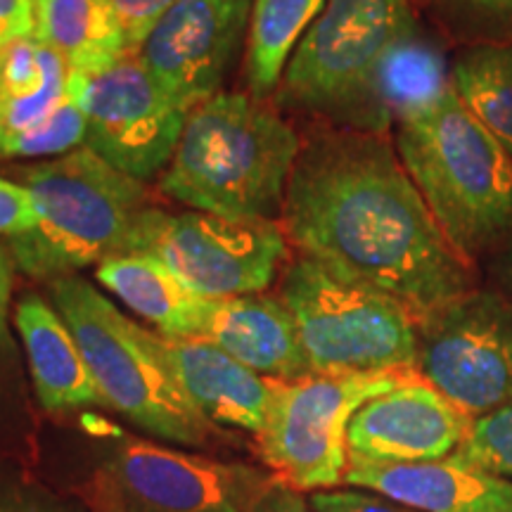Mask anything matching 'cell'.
<instances>
[{
	"mask_svg": "<svg viewBox=\"0 0 512 512\" xmlns=\"http://www.w3.org/2000/svg\"><path fill=\"white\" fill-rule=\"evenodd\" d=\"M283 230L309 259L399 299L422 320L475 290L463 259L382 133L325 128L302 143Z\"/></svg>",
	"mask_w": 512,
	"mask_h": 512,
	"instance_id": "cell-1",
	"label": "cell"
},
{
	"mask_svg": "<svg viewBox=\"0 0 512 512\" xmlns=\"http://www.w3.org/2000/svg\"><path fill=\"white\" fill-rule=\"evenodd\" d=\"M302 140L254 95L216 93L188 112L162 190L195 211L273 221Z\"/></svg>",
	"mask_w": 512,
	"mask_h": 512,
	"instance_id": "cell-2",
	"label": "cell"
},
{
	"mask_svg": "<svg viewBox=\"0 0 512 512\" xmlns=\"http://www.w3.org/2000/svg\"><path fill=\"white\" fill-rule=\"evenodd\" d=\"M396 152L463 259H489L512 238V157L456 88L430 112L401 121Z\"/></svg>",
	"mask_w": 512,
	"mask_h": 512,
	"instance_id": "cell-3",
	"label": "cell"
},
{
	"mask_svg": "<svg viewBox=\"0 0 512 512\" xmlns=\"http://www.w3.org/2000/svg\"><path fill=\"white\" fill-rule=\"evenodd\" d=\"M24 185L36 223L8 240V252L19 271L50 283L128 252L138 219L150 209L140 181L88 147L31 166Z\"/></svg>",
	"mask_w": 512,
	"mask_h": 512,
	"instance_id": "cell-4",
	"label": "cell"
},
{
	"mask_svg": "<svg viewBox=\"0 0 512 512\" xmlns=\"http://www.w3.org/2000/svg\"><path fill=\"white\" fill-rule=\"evenodd\" d=\"M50 304L74 332L107 406L169 444H207L214 427L178 387L157 332L140 328L76 275L50 283Z\"/></svg>",
	"mask_w": 512,
	"mask_h": 512,
	"instance_id": "cell-5",
	"label": "cell"
},
{
	"mask_svg": "<svg viewBox=\"0 0 512 512\" xmlns=\"http://www.w3.org/2000/svg\"><path fill=\"white\" fill-rule=\"evenodd\" d=\"M418 27L411 0H328L297 43L280 98L335 128L387 133L375 76L392 43Z\"/></svg>",
	"mask_w": 512,
	"mask_h": 512,
	"instance_id": "cell-6",
	"label": "cell"
},
{
	"mask_svg": "<svg viewBox=\"0 0 512 512\" xmlns=\"http://www.w3.org/2000/svg\"><path fill=\"white\" fill-rule=\"evenodd\" d=\"M278 297L292 313L311 375L415 370L418 320L399 299L304 254L285 271Z\"/></svg>",
	"mask_w": 512,
	"mask_h": 512,
	"instance_id": "cell-7",
	"label": "cell"
},
{
	"mask_svg": "<svg viewBox=\"0 0 512 512\" xmlns=\"http://www.w3.org/2000/svg\"><path fill=\"white\" fill-rule=\"evenodd\" d=\"M418 370L377 375L273 380L264 427L256 434L264 463L297 491L337 489L347 477L349 422L375 396L399 387Z\"/></svg>",
	"mask_w": 512,
	"mask_h": 512,
	"instance_id": "cell-8",
	"label": "cell"
},
{
	"mask_svg": "<svg viewBox=\"0 0 512 512\" xmlns=\"http://www.w3.org/2000/svg\"><path fill=\"white\" fill-rule=\"evenodd\" d=\"M128 252L152 254L204 299L259 294L287 256V235L273 221L228 219L207 211L145 209Z\"/></svg>",
	"mask_w": 512,
	"mask_h": 512,
	"instance_id": "cell-9",
	"label": "cell"
},
{
	"mask_svg": "<svg viewBox=\"0 0 512 512\" xmlns=\"http://www.w3.org/2000/svg\"><path fill=\"white\" fill-rule=\"evenodd\" d=\"M425 382L472 420L512 403V302L498 290L460 294L418 320Z\"/></svg>",
	"mask_w": 512,
	"mask_h": 512,
	"instance_id": "cell-10",
	"label": "cell"
},
{
	"mask_svg": "<svg viewBox=\"0 0 512 512\" xmlns=\"http://www.w3.org/2000/svg\"><path fill=\"white\" fill-rule=\"evenodd\" d=\"M69 98L86 119V147L145 181L174 157L188 112L176 107L128 53L100 72H69Z\"/></svg>",
	"mask_w": 512,
	"mask_h": 512,
	"instance_id": "cell-11",
	"label": "cell"
},
{
	"mask_svg": "<svg viewBox=\"0 0 512 512\" xmlns=\"http://www.w3.org/2000/svg\"><path fill=\"white\" fill-rule=\"evenodd\" d=\"M252 0H178L136 50L140 64L183 112L219 93L249 27Z\"/></svg>",
	"mask_w": 512,
	"mask_h": 512,
	"instance_id": "cell-12",
	"label": "cell"
},
{
	"mask_svg": "<svg viewBox=\"0 0 512 512\" xmlns=\"http://www.w3.org/2000/svg\"><path fill=\"white\" fill-rule=\"evenodd\" d=\"M107 486L121 512H249L266 484L247 467L124 441L107 465Z\"/></svg>",
	"mask_w": 512,
	"mask_h": 512,
	"instance_id": "cell-13",
	"label": "cell"
},
{
	"mask_svg": "<svg viewBox=\"0 0 512 512\" xmlns=\"http://www.w3.org/2000/svg\"><path fill=\"white\" fill-rule=\"evenodd\" d=\"M86 143V119L69 98V67L36 36L0 57V157H62Z\"/></svg>",
	"mask_w": 512,
	"mask_h": 512,
	"instance_id": "cell-14",
	"label": "cell"
},
{
	"mask_svg": "<svg viewBox=\"0 0 512 512\" xmlns=\"http://www.w3.org/2000/svg\"><path fill=\"white\" fill-rule=\"evenodd\" d=\"M472 418L420 375L358 408L349 422V460L363 463H430L453 456Z\"/></svg>",
	"mask_w": 512,
	"mask_h": 512,
	"instance_id": "cell-15",
	"label": "cell"
},
{
	"mask_svg": "<svg viewBox=\"0 0 512 512\" xmlns=\"http://www.w3.org/2000/svg\"><path fill=\"white\" fill-rule=\"evenodd\" d=\"M344 482L420 512H512V479L453 456L430 463L349 460Z\"/></svg>",
	"mask_w": 512,
	"mask_h": 512,
	"instance_id": "cell-16",
	"label": "cell"
},
{
	"mask_svg": "<svg viewBox=\"0 0 512 512\" xmlns=\"http://www.w3.org/2000/svg\"><path fill=\"white\" fill-rule=\"evenodd\" d=\"M159 351L178 387L211 425L259 434L264 427L273 380L254 373L214 342L202 337H164Z\"/></svg>",
	"mask_w": 512,
	"mask_h": 512,
	"instance_id": "cell-17",
	"label": "cell"
},
{
	"mask_svg": "<svg viewBox=\"0 0 512 512\" xmlns=\"http://www.w3.org/2000/svg\"><path fill=\"white\" fill-rule=\"evenodd\" d=\"M200 337L268 380L292 382L311 375L297 325L280 297L209 299Z\"/></svg>",
	"mask_w": 512,
	"mask_h": 512,
	"instance_id": "cell-18",
	"label": "cell"
},
{
	"mask_svg": "<svg viewBox=\"0 0 512 512\" xmlns=\"http://www.w3.org/2000/svg\"><path fill=\"white\" fill-rule=\"evenodd\" d=\"M15 325L27 351L36 396L46 411L105 403L74 332L53 304L34 292L24 294L15 304Z\"/></svg>",
	"mask_w": 512,
	"mask_h": 512,
	"instance_id": "cell-19",
	"label": "cell"
},
{
	"mask_svg": "<svg viewBox=\"0 0 512 512\" xmlns=\"http://www.w3.org/2000/svg\"><path fill=\"white\" fill-rule=\"evenodd\" d=\"M98 283L164 337H200L209 299L190 292L152 254L124 252L98 264Z\"/></svg>",
	"mask_w": 512,
	"mask_h": 512,
	"instance_id": "cell-20",
	"label": "cell"
},
{
	"mask_svg": "<svg viewBox=\"0 0 512 512\" xmlns=\"http://www.w3.org/2000/svg\"><path fill=\"white\" fill-rule=\"evenodd\" d=\"M453 91L444 48L420 29L392 43L375 76V105L389 126L430 112Z\"/></svg>",
	"mask_w": 512,
	"mask_h": 512,
	"instance_id": "cell-21",
	"label": "cell"
},
{
	"mask_svg": "<svg viewBox=\"0 0 512 512\" xmlns=\"http://www.w3.org/2000/svg\"><path fill=\"white\" fill-rule=\"evenodd\" d=\"M36 38L69 72H100L131 53L112 0H34Z\"/></svg>",
	"mask_w": 512,
	"mask_h": 512,
	"instance_id": "cell-22",
	"label": "cell"
},
{
	"mask_svg": "<svg viewBox=\"0 0 512 512\" xmlns=\"http://www.w3.org/2000/svg\"><path fill=\"white\" fill-rule=\"evenodd\" d=\"M328 0H254L247 27L245 74L256 100L278 88L287 62Z\"/></svg>",
	"mask_w": 512,
	"mask_h": 512,
	"instance_id": "cell-23",
	"label": "cell"
},
{
	"mask_svg": "<svg viewBox=\"0 0 512 512\" xmlns=\"http://www.w3.org/2000/svg\"><path fill=\"white\" fill-rule=\"evenodd\" d=\"M451 69L460 100L512 157V43L465 46Z\"/></svg>",
	"mask_w": 512,
	"mask_h": 512,
	"instance_id": "cell-24",
	"label": "cell"
},
{
	"mask_svg": "<svg viewBox=\"0 0 512 512\" xmlns=\"http://www.w3.org/2000/svg\"><path fill=\"white\" fill-rule=\"evenodd\" d=\"M434 15L463 46H510L512 0H430Z\"/></svg>",
	"mask_w": 512,
	"mask_h": 512,
	"instance_id": "cell-25",
	"label": "cell"
},
{
	"mask_svg": "<svg viewBox=\"0 0 512 512\" xmlns=\"http://www.w3.org/2000/svg\"><path fill=\"white\" fill-rule=\"evenodd\" d=\"M456 453L467 463L512 479V403L472 420L470 432Z\"/></svg>",
	"mask_w": 512,
	"mask_h": 512,
	"instance_id": "cell-26",
	"label": "cell"
},
{
	"mask_svg": "<svg viewBox=\"0 0 512 512\" xmlns=\"http://www.w3.org/2000/svg\"><path fill=\"white\" fill-rule=\"evenodd\" d=\"M309 501L316 512H420L370 489L313 491Z\"/></svg>",
	"mask_w": 512,
	"mask_h": 512,
	"instance_id": "cell-27",
	"label": "cell"
},
{
	"mask_svg": "<svg viewBox=\"0 0 512 512\" xmlns=\"http://www.w3.org/2000/svg\"><path fill=\"white\" fill-rule=\"evenodd\" d=\"M176 3L178 0H112L131 53H136L147 34Z\"/></svg>",
	"mask_w": 512,
	"mask_h": 512,
	"instance_id": "cell-28",
	"label": "cell"
},
{
	"mask_svg": "<svg viewBox=\"0 0 512 512\" xmlns=\"http://www.w3.org/2000/svg\"><path fill=\"white\" fill-rule=\"evenodd\" d=\"M36 223V209L27 185L0 176V238L29 233Z\"/></svg>",
	"mask_w": 512,
	"mask_h": 512,
	"instance_id": "cell-29",
	"label": "cell"
},
{
	"mask_svg": "<svg viewBox=\"0 0 512 512\" xmlns=\"http://www.w3.org/2000/svg\"><path fill=\"white\" fill-rule=\"evenodd\" d=\"M36 34L34 0H0V57L12 43Z\"/></svg>",
	"mask_w": 512,
	"mask_h": 512,
	"instance_id": "cell-30",
	"label": "cell"
},
{
	"mask_svg": "<svg viewBox=\"0 0 512 512\" xmlns=\"http://www.w3.org/2000/svg\"><path fill=\"white\" fill-rule=\"evenodd\" d=\"M249 512H316L311 501H306L302 491L292 489L283 482L266 484L261 494L256 496Z\"/></svg>",
	"mask_w": 512,
	"mask_h": 512,
	"instance_id": "cell-31",
	"label": "cell"
},
{
	"mask_svg": "<svg viewBox=\"0 0 512 512\" xmlns=\"http://www.w3.org/2000/svg\"><path fill=\"white\" fill-rule=\"evenodd\" d=\"M12 275H15V261L8 249L0 247V349L10 344L8 318H10V299H12Z\"/></svg>",
	"mask_w": 512,
	"mask_h": 512,
	"instance_id": "cell-32",
	"label": "cell"
},
{
	"mask_svg": "<svg viewBox=\"0 0 512 512\" xmlns=\"http://www.w3.org/2000/svg\"><path fill=\"white\" fill-rule=\"evenodd\" d=\"M489 275L496 290L512 302V238L489 256Z\"/></svg>",
	"mask_w": 512,
	"mask_h": 512,
	"instance_id": "cell-33",
	"label": "cell"
},
{
	"mask_svg": "<svg viewBox=\"0 0 512 512\" xmlns=\"http://www.w3.org/2000/svg\"><path fill=\"white\" fill-rule=\"evenodd\" d=\"M0 512H60L48 508V505H38L31 501H5L0 503Z\"/></svg>",
	"mask_w": 512,
	"mask_h": 512,
	"instance_id": "cell-34",
	"label": "cell"
}]
</instances>
